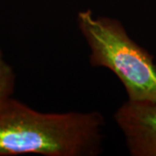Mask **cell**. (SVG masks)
I'll list each match as a JSON object with an SVG mask.
<instances>
[{"mask_svg": "<svg viewBox=\"0 0 156 156\" xmlns=\"http://www.w3.org/2000/svg\"><path fill=\"white\" fill-rule=\"evenodd\" d=\"M114 118L131 155L156 156V102L128 100Z\"/></svg>", "mask_w": 156, "mask_h": 156, "instance_id": "obj_3", "label": "cell"}, {"mask_svg": "<svg viewBox=\"0 0 156 156\" xmlns=\"http://www.w3.org/2000/svg\"><path fill=\"white\" fill-rule=\"evenodd\" d=\"M76 23L90 50V64L111 70L124 86L129 101L156 102L154 56L130 38L122 23L95 17L90 9L79 11Z\"/></svg>", "mask_w": 156, "mask_h": 156, "instance_id": "obj_2", "label": "cell"}, {"mask_svg": "<svg viewBox=\"0 0 156 156\" xmlns=\"http://www.w3.org/2000/svg\"><path fill=\"white\" fill-rule=\"evenodd\" d=\"M104 126L98 111L42 113L11 97L0 107V156H97Z\"/></svg>", "mask_w": 156, "mask_h": 156, "instance_id": "obj_1", "label": "cell"}, {"mask_svg": "<svg viewBox=\"0 0 156 156\" xmlns=\"http://www.w3.org/2000/svg\"><path fill=\"white\" fill-rule=\"evenodd\" d=\"M16 76L0 50V107L11 98L14 92Z\"/></svg>", "mask_w": 156, "mask_h": 156, "instance_id": "obj_4", "label": "cell"}]
</instances>
